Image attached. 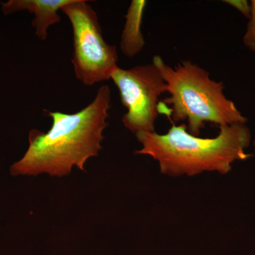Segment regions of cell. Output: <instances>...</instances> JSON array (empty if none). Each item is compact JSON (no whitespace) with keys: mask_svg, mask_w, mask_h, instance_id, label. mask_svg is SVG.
<instances>
[{"mask_svg":"<svg viewBox=\"0 0 255 255\" xmlns=\"http://www.w3.org/2000/svg\"><path fill=\"white\" fill-rule=\"evenodd\" d=\"M86 0H73L61 8L73 28L74 72L87 86L110 80L118 68L117 47L104 38L98 15Z\"/></svg>","mask_w":255,"mask_h":255,"instance_id":"4","label":"cell"},{"mask_svg":"<svg viewBox=\"0 0 255 255\" xmlns=\"http://www.w3.org/2000/svg\"><path fill=\"white\" fill-rule=\"evenodd\" d=\"M146 5L145 0H132L125 16L120 48L122 53L129 58L138 54L145 46L141 26Z\"/></svg>","mask_w":255,"mask_h":255,"instance_id":"7","label":"cell"},{"mask_svg":"<svg viewBox=\"0 0 255 255\" xmlns=\"http://www.w3.org/2000/svg\"><path fill=\"white\" fill-rule=\"evenodd\" d=\"M253 145H254V148L255 151V140H254V141H253Z\"/></svg>","mask_w":255,"mask_h":255,"instance_id":"10","label":"cell"},{"mask_svg":"<svg viewBox=\"0 0 255 255\" xmlns=\"http://www.w3.org/2000/svg\"><path fill=\"white\" fill-rule=\"evenodd\" d=\"M251 4V14L243 36V43L247 48L255 52V0H252Z\"/></svg>","mask_w":255,"mask_h":255,"instance_id":"8","label":"cell"},{"mask_svg":"<svg viewBox=\"0 0 255 255\" xmlns=\"http://www.w3.org/2000/svg\"><path fill=\"white\" fill-rule=\"evenodd\" d=\"M111 79L118 88L122 105L128 110L122 118L124 127L135 134L155 132L159 98L167 87L157 67L152 63L130 69L118 67Z\"/></svg>","mask_w":255,"mask_h":255,"instance_id":"5","label":"cell"},{"mask_svg":"<svg viewBox=\"0 0 255 255\" xmlns=\"http://www.w3.org/2000/svg\"><path fill=\"white\" fill-rule=\"evenodd\" d=\"M223 1L231 5L233 7L236 8L242 14L244 15L246 18L249 19L251 14V1H247V0H226Z\"/></svg>","mask_w":255,"mask_h":255,"instance_id":"9","label":"cell"},{"mask_svg":"<svg viewBox=\"0 0 255 255\" xmlns=\"http://www.w3.org/2000/svg\"><path fill=\"white\" fill-rule=\"evenodd\" d=\"M111 100L110 87L104 85L91 103L76 113L44 110L53 120L52 127L46 132L30 130L28 150L11 165V175L46 173L62 177L68 175L73 166L85 171L87 161L97 157L102 149Z\"/></svg>","mask_w":255,"mask_h":255,"instance_id":"1","label":"cell"},{"mask_svg":"<svg viewBox=\"0 0 255 255\" xmlns=\"http://www.w3.org/2000/svg\"><path fill=\"white\" fill-rule=\"evenodd\" d=\"M152 63L158 69L169 97L159 102V113L165 114L172 123L187 122L189 133L199 136L206 123L219 126L246 124L232 100L224 94L223 82L212 80L210 73L191 60L169 66L159 55Z\"/></svg>","mask_w":255,"mask_h":255,"instance_id":"3","label":"cell"},{"mask_svg":"<svg viewBox=\"0 0 255 255\" xmlns=\"http://www.w3.org/2000/svg\"><path fill=\"white\" fill-rule=\"evenodd\" d=\"M73 0H9L1 3L5 15L26 10L35 17L32 26L35 28L36 36L41 41L48 36V29L52 25L60 22L61 17L58 11Z\"/></svg>","mask_w":255,"mask_h":255,"instance_id":"6","label":"cell"},{"mask_svg":"<svg viewBox=\"0 0 255 255\" xmlns=\"http://www.w3.org/2000/svg\"><path fill=\"white\" fill-rule=\"evenodd\" d=\"M217 136L202 138L191 135L184 124L172 127L164 134L140 132L135 134L142 147L135 154L148 155L159 163L160 172L167 175L194 176L204 172L228 174L232 164L246 160L252 134L246 124L219 127Z\"/></svg>","mask_w":255,"mask_h":255,"instance_id":"2","label":"cell"}]
</instances>
